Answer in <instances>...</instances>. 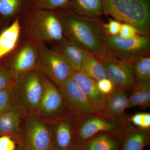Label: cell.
<instances>
[{
	"mask_svg": "<svg viewBox=\"0 0 150 150\" xmlns=\"http://www.w3.org/2000/svg\"><path fill=\"white\" fill-rule=\"evenodd\" d=\"M68 39L80 46L100 60L107 52L103 32L94 20L68 9L57 11Z\"/></svg>",
	"mask_w": 150,
	"mask_h": 150,
	"instance_id": "6da1fadb",
	"label": "cell"
},
{
	"mask_svg": "<svg viewBox=\"0 0 150 150\" xmlns=\"http://www.w3.org/2000/svg\"><path fill=\"white\" fill-rule=\"evenodd\" d=\"M103 13L133 25L142 35L150 27V0H102Z\"/></svg>",
	"mask_w": 150,
	"mask_h": 150,
	"instance_id": "7a4b0ae2",
	"label": "cell"
},
{
	"mask_svg": "<svg viewBox=\"0 0 150 150\" xmlns=\"http://www.w3.org/2000/svg\"><path fill=\"white\" fill-rule=\"evenodd\" d=\"M25 13L30 31L38 42L59 43L64 39L63 25L57 11L31 7Z\"/></svg>",
	"mask_w": 150,
	"mask_h": 150,
	"instance_id": "3957f363",
	"label": "cell"
},
{
	"mask_svg": "<svg viewBox=\"0 0 150 150\" xmlns=\"http://www.w3.org/2000/svg\"><path fill=\"white\" fill-rule=\"evenodd\" d=\"M129 116L113 117L96 113L80 120L76 136V143L83 144L89 139L100 133L124 131L130 122Z\"/></svg>",
	"mask_w": 150,
	"mask_h": 150,
	"instance_id": "277c9868",
	"label": "cell"
},
{
	"mask_svg": "<svg viewBox=\"0 0 150 150\" xmlns=\"http://www.w3.org/2000/svg\"><path fill=\"white\" fill-rule=\"evenodd\" d=\"M14 84L17 101L25 112L38 110L43 93L41 76L30 71L19 75Z\"/></svg>",
	"mask_w": 150,
	"mask_h": 150,
	"instance_id": "5b68a950",
	"label": "cell"
},
{
	"mask_svg": "<svg viewBox=\"0 0 150 150\" xmlns=\"http://www.w3.org/2000/svg\"><path fill=\"white\" fill-rule=\"evenodd\" d=\"M37 67L58 86L71 77L73 70L62 54L48 49L43 42L37 43Z\"/></svg>",
	"mask_w": 150,
	"mask_h": 150,
	"instance_id": "8992f818",
	"label": "cell"
},
{
	"mask_svg": "<svg viewBox=\"0 0 150 150\" xmlns=\"http://www.w3.org/2000/svg\"><path fill=\"white\" fill-rule=\"evenodd\" d=\"M107 51L112 55L129 60L148 55L150 47L149 38L139 34L133 38L126 39L119 35L105 37Z\"/></svg>",
	"mask_w": 150,
	"mask_h": 150,
	"instance_id": "52a82bcc",
	"label": "cell"
},
{
	"mask_svg": "<svg viewBox=\"0 0 150 150\" xmlns=\"http://www.w3.org/2000/svg\"><path fill=\"white\" fill-rule=\"evenodd\" d=\"M133 60L120 58L107 51L99 61L105 68L108 78L115 86L127 91L131 89L136 83L132 65Z\"/></svg>",
	"mask_w": 150,
	"mask_h": 150,
	"instance_id": "ba28073f",
	"label": "cell"
},
{
	"mask_svg": "<svg viewBox=\"0 0 150 150\" xmlns=\"http://www.w3.org/2000/svg\"><path fill=\"white\" fill-rule=\"evenodd\" d=\"M59 86L67 105L79 120L97 113L91 103L71 77Z\"/></svg>",
	"mask_w": 150,
	"mask_h": 150,
	"instance_id": "9c48e42d",
	"label": "cell"
},
{
	"mask_svg": "<svg viewBox=\"0 0 150 150\" xmlns=\"http://www.w3.org/2000/svg\"><path fill=\"white\" fill-rule=\"evenodd\" d=\"M80 120L76 116H65L54 121L51 129V149L71 150L76 144Z\"/></svg>",
	"mask_w": 150,
	"mask_h": 150,
	"instance_id": "30bf717a",
	"label": "cell"
},
{
	"mask_svg": "<svg viewBox=\"0 0 150 150\" xmlns=\"http://www.w3.org/2000/svg\"><path fill=\"white\" fill-rule=\"evenodd\" d=\"M43 85V93L38 110L42 115L48 117L62 118L65 105H67L61 91L44 77L41 76Z\"/></svg>",
	"mask_w": 150,
	"mask_h": 150,
	"instance_id": "8fae6325",
	"label": "cell"
},
{
	"mask_svg": "<svg viewBox=\"0 0 150 150\" xmlns=\"http://www.w3.org/2000/svg\"><path fill=\"white\" fill-rule=\"evenodd\" d=\"M24 139L25 150L51 149V130L38 117H32L28 121Z\"/></svg>",
	"mask_w": 150,
	"mask_h": 150,
	"instance_id": "7c38bea8",
	"label": "cell"
},
{
	"mask_svg": "<svg viewBox=\"0 0 150 150\" xmlns=\"http://www.w3.org/2000/svg\"><path fill=\"white\" fill-rule=\"evenodd\" d=\"M71 78L93 105L97 113H103L105 96L97 87L96 81L81 71H73Z\"/></svg>",
	"mask_w": 150,
	"mask_h": 150,
	"instance_id": "4fadbf2b",
	"label": "cell"
},
{
	"mask_svg": "<svg viewBox=\"0 0 150 150\" xmlns=\"http://www.w3.org/2000/svg\"><path fill=\"white\" fill-rule=\"evenodd\" d=\"M38 54L37 46L30 42L22 47L14 58L11 71L17 77L37 67Z\"/></svg>",
	"mask_w": 150,
	"mask_h": 150,
	"instance_id": "5bb4252c",
	"label": "cell"
},
{
	"mask_svg": "<svg viewBox=\"0 0 150 150\" xmlns=\"http://www.w3.org/2000/svg\"><path fill=\"white\" fill-rule=\"evenodd\" d=\"M150 144V129H140L129 123L123 132L118 150H144Z\"/></svg>",
	"mask_w": 150,
	"mask_h": 150,
	"instance_id": "9a60e30c",
	"label": "cell"
},
{
	"mask_svg": "<svg viewBox=\"0 0 150 150\" xmlns=\"http://www.w3.org/2000/svg\"><path fill=\"white\" fill-rule=\"evenodd\" d=\"M128 97L126 90L115 86L112 92L105 96L103 113L113 117L124 116Z\"/></svg>",
	"mask_w": 150,
	"mask_h": 150,
	"instance_id": "2e32d148",
	"label": "cell"
},
{
	"mask_svg": "<svg viewBox=\"0 0 150 150\" xmlns=\"http://www.w3.org/2000/svg\"><path fill=\"white\" fill-rule=\"evenodd\" d=\"M124 131L119 132H104L97 134L84 143L85 149L118 150L122 142Z\"/></svg>",
	"mask_w": 150,
	"mask_h": 150,
	"instance_id": "e0dca14e",
	"label": "cell"
},
{
	"mask_svg": "<svg viewBox=\"0 0 150 150\" xmlns=\"http://www.w3.org/2000/svg\"><path fill=\"white\" fill-rule=\"evenodd\" d=\"M59 43V50L56 51L64 56L73 71H81L86 51L69 39Z\"/></svg>",
	"mask_w": 150,
	"mask_h": 150,
	"instance_id": "ac0fdd59",
	"label": "cell"
},
{
	"mask_svg": "<svg viewBox=\"0 0 150 150\" xmlns=\"http://www.w3.org/2000/svg\"><path fill=\"white\" fill-rule=\"evenodd\" d=\"M68 9L91 18H97L103 14L102 0H70Z\"/></svg>",
	"mask_w": 150,
	"mask_h": 150,
	"instance_id": "d6986e66",
	"label": "cell"
},
{
	"mask_svg": "<svg viewBox=\"0 0 150 150\" xmlns=\"http://www.w3.org/2000/svg\"><path fill=\"white\" fill-rule=\"evenodd\" d=\"M21 120L20 114L13 106L1 113L0 136H8L11 137L15 135L19 131Z\"/></svg>",
	"mask_w": 150,
	"mask_h": 150,
	"instance_id": "ffe728a7",
	"label": "cell"
},
{
	"mask_svg": "<svg viewBox=\"0 0 150 150\" xmlns=\"http://www.w3.org/2000/svg\"><path fill=\"white\" fill-rule=\"evenodd\" d=\"M21 26L18 18L0 35V60L12 51L18 41Z\"/></svg>",
	"mask_w": 150,
	"mask_h": 150,
	"instance_id": "44dd1931",
	"label": "cell"
},
{
	"mask_svg": "<svg viewBox=\"0 0 150 150\" xmlns=\"http://www.w3.org/2000/svg\"><path fill=\"white\" fill-rule=\"evenodd\" d=\"M81 71L96 81L108 78L106 70L102 63L87 51Z\"/></svg>",
	"mask_w": 150,
	"mask_h": 150,
	"instance_id": "7402d4cb",
	"label": "cell"
},
{
	"mask_svg": "<svg viewBox=\"0 0 150 150\" xmlns=\"http://www.w3.org/2000/svg\"><path fill=\"white\" fill-rule=\"evenodd\" d=\"M128 97L127 108L139 106L146 108L150 106V83H137L132 89Z\"/></svg>",
	"mask_w": 150,
	"mask_h": 150,
	"instance_id": "603a6c76",
	"label": "cell"
},
{
	"mask_svg": "<svg viewBox=\"0 0 150 150\" xmlns=\"http://www.w3.org/2000/svg\"><path fill=\"white\" fill-rule=\"evenodd\" d=\"M135 81L137 83H150V57L141 56L132 61Z\"/></svg>",
	"mask_w": 150,
	"mask_h": 150,
	"instance_id": "cb8c5ba5",
	"label": "cell"
},
{
	"mask_svg": "<svg viewBox=\"0 0 150 150\" xmlns=\"http://www.w3.org/2000/svg\"><path fill=\"white\" fill-rule=\"evenodd\" d=\"M31 7V0H0V14L8 17Z\"/></svg>",
	"mask_w": 150,
	"mask_h": 150,
	"instance_id": "d4e9b609",
	"label": "cell"
},
{
	"mask_svg": "<svg viewBox=\"0 0 150 150\" xmlns=\"http://www.w3.org/2000/svg\"><path fill=\"white\" fill-rule=\"evenodd\" d=\"M70 0H31V7L56 10L69 8Z\"/></svg>",
	"mask_w": 150,
	"mask_h": 150,
	"instance_id": "484cf974",
	"label": "cell"
},
{
	"mask_svg": "<svg viewBox=\"0 0 150 150\" xmlns=\"http://www.w3.org/2000/svg\"><path fill=\"white\" fill-rule=\"evenodd\" d=\"M13 83L0 90V114L13 107L14 96Z\"/></svg>",
	"mask_w": 150,
	"mask_h": 150,
	"instance_id": "4316f807",
	"label": "cell"
},
{
	"mask_svg": "<svg viewBox=\"0 0 150 150\" xmlns=\"http://www.w3.org/2000/svg\"><path fill=\"white\" fill-rule=\"evenodd\" d=\"M129 121L131 124L137 128L146 130L150 129L149 112H138L129 117Z\"/></svg>",
	"mask_w": 150,
	"mask_h": 150,
	"instance_id": "83f0119b",
	"label": "cell"
},
{
	"mask_svg": "<svg viewBox=\"0 0 150 150\" xmlns=\"http://www.w3.org/2000/svg\"><path fill=\"white\" fill-rule=\"evenodd\" d=\"M140 33L133 25L126 23H121L118 35L126 39L133 38Z\"/></svg>",
	"mask_w": 150,
	"mask_h": 150,
	"instance_id": "f1b7e54d",
	"label": "cell"
},
{
	"mask_svg": "<svg viewBox=\"0 0 150 150\" xmlns=\"http://www.w3.org/2000/svg\"><path fill=\"white\" fill-rule=\"evenodd\" d=\"M14 77L11 71L0 69V90L11 85Z\"/></svg>",
	"mask_w": 150,
	"mask_h": 150,
	"instance_id": "f546056e",
	"label": "cell"
},
{
	"mask_svg": "<svg viewBox=\"0 0 150 150\" xmlns=\"http://www.w3.org/2000/svg\"><path fill=\"white\" fill-rule=\"evenodd\" d=\"M96 86L99 91L105 96L112 92L115 86L108 78L96 81Z\"/></svg>",
	"mask_w": 150,
	"mask_h": 150,
	"instance_id": "4dcf8cb0",
	"label": "cell"
},
{
	"mask_svg": "<svg viewBox=\"0 0 150 150\" xmlns=\"http://www.w3.org/2000/svg\"><path fill=\"white\" fill-rule=\"evenodd\" d=\"M121 23L115 19H110L107 23L104 25L105 30L108 36H113L118 35Z\"/></svg>",
	"mask_w": 150,
	"mask_h": 150,
	"instance_id": "1f68e13d",
	"label": "cell"
},
{
	"mask_svg": "<svg viewBox=\"0 0 150 150\" xmlns=\"http://www.w3.org/2000/svg\"><path fill=\"white\" fill-rule=\"evenodd\" d=\"M16 144L11 137L8 136L0 137V150H16Z\"/></svg>",
	"mask_w": 150,
	"mask_h": 150,
	"instance_id": "d6a6232c",
	"label": "cell"
},
{
	"mask_svg": "<svg viewBox=\"0 0 150 150\" xmlns=\"http://www.w3.org/2000/svg\"><path fill=\"white\" fill-rule=\"evenodd\" d=\"M71 150H86V149L83 144L76 143L74 147Z\"/></svg>",
	"mask_w": 150,
	"mask_h": 150,
	"instance_id": "836d02e7",
	"label": "cell"
},
{
	"mask_svg": "<svg viewBox=\"0 0 150 150\" xmlns=\"http://www.w3.org/2000/svg\"><path fill=\"white\" fill-rule=\"evenodd\" d=\"M52 150V149H51V150Z\"/></svg>",
	"mask_w": 150,
	"mask_h": 150,
	"instance_id": "e575fe53",
	"label": "cell"
}]
</instances>
